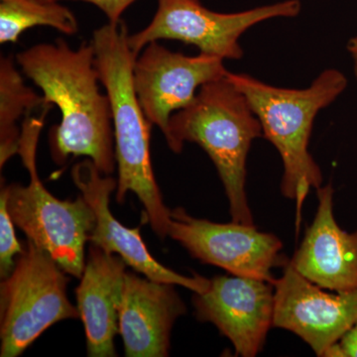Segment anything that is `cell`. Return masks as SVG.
I'll return each instance as SVG.
<instances>
[{"label":"cell","mask_w":357,"mask_h":357,"mask_svg":"<svg viewBox=\"0 0 357 357\" xmlns=\"http://www.w3.org/2000/svg\"><path fill=\"white\" fill-rule=\"evenodd\" d=\"M168 236L192 257L234 276L273 283L272 269L290 261L282 255L283 243L274 234L234 220L217 223L194 218L182 208L171 211Z\"/></svg>","instance_id":"8"},{"label":"cell","mask_w":357,"mask_h":357,"mask_svg":"<svg viewBox=\"0 0 357 357\" xmlns=\"http://www.w3.org/2000/svg\"><path fill=\"white\" fill-rule=\"evenodd\" d=\"M259 137L261 123L248 98L225 77L204 84L189 107L171 116L166 141L176 154L185 142L198 144L217 169L232 220L255 225L246 196V162Z\"/></svg>","instance_id":"4"},{"label":"cell","mask_w":357,"mask_h":357,"mask_svg":"<svg viewBox=\"0 0 357 357\" xmlns=\"http://www.w3.org/2000/svg\"><path fill=\"white\" fill-rule=\"evenodd\" d=\"M15 59L21 72L41 89L44 107L56 105L60 110V123L50 131L56 163L84 156L105 175L114 172L112 112L107 93L100 91L91 41L73 49L60 38L29 47Z\"/></svg>","instance_id":"1"},{"label":"cell","mask_w":357,"mask_h":357,"mask_svg":"<svg viewBox=\"0 0 357 357\" xmlns=\"http://www.w3.org/2000/svg\"><path fill=\"white\" fill-rule=\"evenodd\" d=\"M227 79L248 98L261 123L263 137L273 144L283 163L281 192L296 202V227L312 188L323 184L321 168L309 152L314 119L347 89V77L337 69L321 72L306 89L278 88L246 74L227 72Z\"/></svg>","instance_id":"3"},{"label":"cell","mask_w":357,"mask_h":357,"mask_svg":"<svg viewBox=\"0 0 357 357\" xmlns=\"http://www.w3.org/2000/svg\"><path fill=\"white\" fill-rule=\"evenodd\" d=\"M72 178L83 198L96 215V227L89 243L107 253L121 256L123 261L136 272L151 280L182 286L192 292H203L210 280L196 274L184 276L160 264L150 255L140 234V227L129 229L112 215L109 199L117 189V181L98 170L91 160L86 158L72 169Z\"/></svg>","instance_id":"12"},{"label":"cell","mask_w":357,"mask_h":357,"mask_svg":"<svg viewBox=\"0 0 357 357\" xmlns=\"http://www.w3.org/2000/svg\"><path fill=\"white\" fill-rule=\"evenodd\" d=\"M126 263L91 244L82 281L76 289L77 307L86 331L88 356H116L114 337L119 333L121 303Z\"/></svg>","instance_id":"15"},{"label":"cell","mask_w":357,"mask_h":357,"mask_svg":"<svg viewBox=\"0 0 357 357\" xmlns=\"http://www.w3.org/2000/svg\"><path fill=\"white\" fill-rule=\"evenodd\" d=\"M7 196L6 187L2 188L0 195V276L2 279L13 272L16 263L14 256L24 251L16 238L15 225L7 208Z\"/></svg>","instance_id":"18"},{"label":"cell","mask_w":357,"mask_h":357,"mask_svg":"<svg viewBox=\"0 0 357 357\" xmlns=\"http://www.w3.org/2000/svg\"><path fill=\"white\" fill-rule=\"evenodd\" d=\"M324 357H357V323L326 352Z\"/></svg>","instance_id":"20"},{"label":"cell","mask_w":357,"mask_h":357,"mask_svg":"<svg viewBox=\"0 0 357 357\" xmlns=\"http://www.w3.org/2000/svg\"><path fill=\"white\" fill-rule=\"evenodd\" d=\"M49 109L44 107L39 117L30 114L23 119L18 154L30 183L7 185V208L28 241L48 252L67 274L81 278L86 266L84 248L95 229L96 215L83 196L61 201L40 181L37 145Z\"/></svg>","instance_id":"5"},{"label":"cell","mask_w":357,"mask_h":357,"mask_svg":"<svg viewBox=\"0 0 357 357\" xmlns=\"http://www.w3.org/2000/svg\"><path fill=\"white\" fill-rule=\"evenodd\" d=\"M319 206L291 264L303 277L331 292L357 289V231L347 232L333 215L332 184L317 189Z\"/></svg>","instance_id":"14"},{"label":"cell","mask_w":357,"mask_h":357,"mask_svg":"<svg viewBox=\"0 0 357 357\" xmlns=\"http://www.w3.org/2000/svg\"><path fill=\"white\" fill-rule=\"evenodd\" d=\"M274 328L295 333L318 356L357 323V289L328 293L303 277L291 262L275 278Z\"/></svg>","instance_id":"10"},{"label":"cell","mask_w":357,"mask_h":357,"mask_svg":"<svg viewBox=\"0 0 357 357\" xmlns=\"http://www.w3.org/2000/svg\"><path fill=\"white\" fill-rule=\"evenodd\" d=\"M66 274L48 252L27 241L0 285V356H20L56 323L81 318L68 299Z\"/></svg>","instance_id":"6"},{"label":"cell","mask_w":357,"mask_h":357,"mask_svg":"<svg viewBox=\"0 0 357 357\" xmlns=\"http://www.w3.org/2000/svg\"><path fill=\"white\" fill-rule=\"evenodd\" d=\"M347 52L351 55L352 67H354V76L357 79V35L349 40L347 46Z\"/></svg>","instance_id":"21"},{"label":"cell","mask_w":357,"mask_h":357,"mask_svg":"<svg viewBox=\"0 0 357 357\" xmlns=\"http://www.w3.org/2000/svg\"><path fill=\"white\" fill-rule=\"evenodd\" d=\"M123 21L107 23L93 33L95 64L100 84L109 98L119 169L117 203L133 192L144 206L145 220L160 238L168 236L171 210L164 204L150 156L152 124L141 107L133 83V66L138 55L129 44Z\"/></svg>","instance_id":"2"},{"label":"cell","mask_w":357,"mask_h":357,"mask_svg":"<svg viewBox=\"0 0 357 357\" xmlns=\"http://www.w3.org/2000/svg\"><path fill=\"white\" fill-rule=\"evenodd\" d=\"M176 285L126 271L119 306V333L128 357H165L185 306Z\"/></svg>","instance_id":"13"},{"label":"cell","mask_w":357,"mask_h":357,"mask_svg":"<svg viewBox=\"0 0 357 357\" xmlns=\"http://www.w3.org/2000/svg\"><path fill=\"white\" fill-rule=\"evenodd\" d=\"M38 26L74 36L79 22L68 7L54 0H0V44L16 43L26 30Z\"/></svg>","instance_id":"17"},{"label":"cell","mask_w":357,"mask_h":357,"mask_svg":"<svg viewBox=\"0 0 357 357\" xmlns=\"http://www.w3.org/2000/svg\"><path fill=\"white\" fill-rule=\"evenodd\" d=\"M192 304L197 319L217 326L237 354L255 357L261 352L273 326V284L234 275L217 276L203 292H194Z\"/></svg>","instance_id":"11"},{"label":"cell","mask_w":357,"mask_h":357,"mask_svg":"<svg viewBox=\"0 0 357 357\" xmlns=\"http://www.w3.org/2000/svg\"><path fill=\"white\" fill-rule=\"evenodd\" d=\"M15 57L0 59V169L18 154L21 128L18 121L31 114L37 107H44L43 96L26 86L18 70Z\"/></svg>","instance_id":"16"},{"label":"cell","mask_w":357,"mask_h":357,"mask_svg":"<svg viewBox=\"0 0 357 357\" xmlns=\"http://www.w3.org/2000/svg\"><path fill=\"white\" fill-rule=\"evenodd\" d=\"M54 1L61 2L65 0H54ZM73 1H83L93 4L105 13L109 23H119L121 21L122 14L126 13V9L136 0H73Z\"/></svg>","instance_id":"19"},{"label":"cell","mask_w":357,"mask_h":357,"mask_svg":"<svg viewBox=\"0 0 357 357\" xmlns=\"http://www.w3.org/2000/svg\"><path fill=\"white\" fill-rule=\"evenodd\" d=\"M302 10L300 0H285L236 13L206 8L199 0H158L153 20L139 32L129 35L136 55L159 40L194 45L199 53L222 60H241L239 38L249 28L273 18H293Z\"/></svg>","instance_id":"7"},{"label":"cell","mask_w":357,"mask_h":357,"mask_svg":"<svg viewBox=\"0 0 357 357\" xmlns=\"http://www.w3.org/2000/svg\"><path fill=\"white\" fill-rule=\"evenodd\" d=\"M227 72L222 59L184 55L154 41L136 58L134 88L148 121L166 139L171 116L189 107L204 84L222 79Z\"/></svg>","instance_id":"9"}]
</instances>
